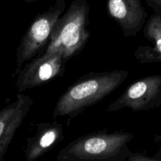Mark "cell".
Instances as JSON below:
<instances>
[{
  "instance_id": "6da1fadb",
  "label": "cell",
  "mask_w": 161,
  "mask_h": 161,
  "mask_svg": "<svg viewBox=\"0 0 161 161\" xmlns=\"http://www.w3.org/2000/svg\"><path fill=\"white\" fill-rule=\"evenodd\" d=\"M129 72L114 69L91 73L69 86L55 103L53 118L76 117L86 108L101 101L127 78Z\"/></svg>"
},
{
  "instance_id": "7a4b0ae2",
  "label": "cell",
  "mask_w": 161,
  "mask_h": 161,
  "mask_svg": "<svg viewBox=\"0 0 161 161\" xmlns=\"http://www.w3.org/2000/svg\"><path fill=\"white\" fill-rule=\"evenodd\" d=\"M133 139L125 131L92 133L69 142L55 161H123L132 153L128 145Z\"/></svg>"
},
{
  "instance_id": "3957f363",
  "label": "cell",
  "mask_w": 161,
  "mask_h": 161,
  "mask_svg": "<svg viewBox=\"0 0 161 161\" xmlns=\"http://www.w3.org/2000/svg\"><path fill=\"white\" fill-rule=\"evenodd\" d=\"M89 16L87 0H74L55 24L44 52H62L69 59L80 53L90 36Z\"/></svg>"
},
{
  "instance_id": "277c9868",
  "label": "cell",
  "mask_w": 161,
  "mask_h": 161,
  "mask_svg": "<svg viewBox=\"0 0 161 161\" xmlns=\"http://www.w3.org/2000/svg\"><path fill=\"white\" fill-rule=\"evenodd\" d=\"M66 9V0L56 2L47 10L37 14L21 38L16 52V76L25 63L34 58L49 43L55 24Z\"/></svg>"
},
{
  "instance_id": "5b68a950",
  "label": "cell",
  "mask_w": 161,
  "mask_h": 161,
  "mask_svg": "<svg viewBox=\"0 0 161 161\" xmlns=\"http://www.w3.org/2000/svg\"><path fill=\"white\" fill-rule=\"evenodd\" d=\"M69 58L62 52H43L25 63L17 74L18 92L39 87L64 74Z\"/></svg>"
},
{
  "instance_id": "8992f818",
  "label": "cell",
  "mask_w": 161,
  "mask_h": 161,
  "mask_svg": "<svg viewBox=\"0 0 161 161\" xmlns=\"http://www.w3.org/2000/svg\"><path fill=\"white\" fill-rule=\"evenodd\" d=\"M161 103V76L151 75L133 83L107 108L114 112L130 108L138 112L157 108Z\"/></svg>"
},
{
  "instance_id": "52a82bcc",
  "label": "cell",
  "mask_w": 161,
  "mask_h": 161,
  "mask_svg": "<svg viewBox=\"0 0 161 161\" xmlns=\"http://www.w3.org/2000/svg\"><path fill=\"white\" fill-rule=\"evenodd\" d=\"M33 104L28 95L18 92L14 100L0 109V161L8 150L15 134L23 123Z\"/></svg>"
},
{
  "instance_id": "ba28073f",
  "label": "cell",
  "mask_w": 161,
  "mask_h": 161,
  "mask_svg": "<svg viewBox=\"0 0 161 161\" xmlns=\"http://www.w3.org/2000/svg\"><path fill=\"white\" fill-rule=\"evenodd\" d=\"M107 10L126 37H134L145 24L147 13L142 0H105Z\"/></svg>"
},
{
  "instance_id": "9c48e42d",
  "label": "cell",
  "mask_w": 161,
  "mask_h": 161,
  "mask_svg": "<svg viewBox=\"0 0 161 161\" xmlns=\"http://www.w3.org/2000/svg\"><path fill=\"white\" fill-rule=\"evenodd\" d=\"M64 138L61 123L55 121L36 125L34 135L27 137L25 149L26 161H36L56 146Z\"/></svg>"
},
{
  "instance_id": "30bf717a",
  "label": "cell",
  "mask_w": 161,
  "mask_h": 161,
  "mask_svg": "<svg viewBox=\"0 0 161 161\" xmlns=\"http://www.w3.org/2000/svg\"><path fill=\"white\" fill-rule=\"evenodd\" d=\"M144 35L151 44L137 47L134 52L135 58L140 63L161 62V16L156 14L148 18Z\"/></svg>"
},
{
  "instance_id": "8fae6325",
  "label": "cell",
  "mask_w": 161,
  "mask_h": 161,
  "mask_svg": "<svg viewBox=\"0 0 161 161\" xmlns=\"http://www.w3.org/2000/svg\"><path fill=\"white\" fill-rule=\"evenodd\" d=\"M126 161H161V150L154 156H148L142 153H131Z\"/></svg>"
},
{
  "instance_id": "7c38bea8",
  "label": "cell",
  "mask_w": 161,
  "mask_h": 161,
  "mask_svg": "<svg viewBox=\"0 0 161 161\" xmlns=\"http://www.w3.org/2000/svg\"><path fill=\"white\" fill-rule=\"evenodd\" d=\"M148 6L156 11V14L161 16V0H145Z\"/></svg>"
},
{
  "instance_id": "4fadbf2b",
  "label": "cell",
  "mask_w": 161,
  "mask_h": 161,
  "mask_svg": "<svg viewBox=\"0 0 161 161\" xmlns=\"http://www.w3.org/2000/svg\"><path fill=\"white\" fill-rule=\"evenodd\" d=\"M25 2L27 3H35L39 1V0H24Z\"/></svg>"
},
{
  "instance_id": "5bb4252c",
  "label": "cell",
  "mask_w": 161,
  "mask_h": 161,
  "mask_svg": "<svg viewBox=\"0 0 161 161\" xmlns=\"http://www.w3.org/2000/svg\"><path fill=\"white\" fill-rule=\"evenodd\" d=\"M123 161H126V159H124V160H123Z\"/></svg>"
}]
</instances>
